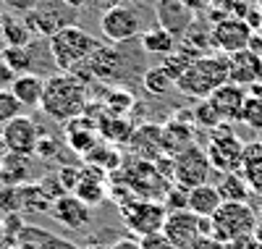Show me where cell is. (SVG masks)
I'll return each mask as SVG.
<instances>
[{
  "instance_id": "obj_1",
  "label": "cell",
  "mask_w": 262,
  "mask_h": 249,
  "mask_svg": "<svg viewBox=\"0 0 262 249\" xmlns=\"http://www.w3.org/2000/svg\"><path fill=\"white\" fill-rule=\"evenodd\" d=\"M86 84L81 79H76L69 71H60L55 76H48L45 84V95H42L39 110L48 118L58 121V123H69L79 116H84L86 110Z\"/></svg>"
},
{
  "instance_id": "obj_2",
  "label": "cell",
  "mask_w": 262,
  "mask_h": 249,
  "mask_svg": "<svg viewBox=\"0 0 262 249\" xmlns=\"http://www.w3.org/2000/svg\"><path fill=\"white\" fill-rule=\"evenodd\" d=\"M231 81V60L226 53H205L196 58L189 71L176 81V89L184 97L191 100H207L217 87Z\"/></svg>"
},
{
  "instance_id": "obj_3",
  "label": "cell",
  "mask_w": 262,
  "mask_h": 249,
  "mask_svg": "<svg viewBox=\"0 0 262 249\" xmlns=\"http://www.w3.org/2000/svg\"><path fill=\"white\" fill-rule=\"evenodd\" d=\"M97 45L100 42L90 32L81 27H74V24L58 27L48 39V48H50L55 66L60 71H69V74H74L76 69H81L90 60V55L97 50Z\"/></svg>"
},
{
  "instance_id": "obj_4",
  "label": "cell",
  "mask_w": 262,
  "mask_h": 249,
  "mask_svg": "<svg viewBox=\"0 0 262 249\" xmlns=\"http://www.w3.org/2000/svg\"><path fill=\"white\" fill-rule=\"evenodd\" d=\"M259 213L249 202H223L217 213L210 218V236L217 241L231 244L233 239H242L247 234H254Z\"/></svg>"
},
{
  "instance_id": "obj_5",
  "label": "cell",
  "mask_w": 262,
  "mask_h": 249,
  "mask_svg": "<svg viewBox=\"0 0 262 249\" xmlns=\"http://www.w3.org/2000/svg\"><path fill=\"white\" fill-rule=\"evenodd\" d=\"M118 213L121 220L126 223V229L131 234L149 236V234H160L165 218H168V208L158 199H142V197H126L123 202H118Z\"/></svg>"
},
{
  "instance_id": "obj_6",
  "label": "cell",
  "mask_w": 262,
  "mask_h": 249,
  "mask_svg": "<svg viewBox=\"0 0 262 249\" xmlns=\"http://www.w3.org/2000/svg\"><path fill=\"white\" fill-rule=\"evenodd\" d=\"M244 142L233 134L231 123H221L217 129L210 131L207 137V157H210V165L217 173H233L242 168V157H244Z\"/></svg>"
},
{
  "instance_id": "obj_7",
  "label": "cell",
  "mask_w": 262,
  "mask_h": 249,
  "mask_svg": "<svg viewBox=\"0 0 262 249\" xmlns=\"http://www.w3.org/2000/svg\"><path fill=\"white\" fill-rule=\"evenodd\" d=\"M210 173H212V165H210L205 147L194 144L173 157V184H179L184 189L210 184Z\"/></svg>"
},
{
  "instance_id": "obj_8",
  "label": "cell",
  "mask_w": 262,
  "mask_h": 249,
  "mask_svg": "<svg viewBox=\"0 0 262 249\" xmlns=\"http://www.w3.org/2000/svg\"><path fill=\"white\" fill-rule=\"evenodd\" d=\"M210 48L215 53H226V55H233V53H242L249 48L252 42V24L238 16H228L223 21H217V24L210 27Z\"/></svg>"
},
{
  "instance_id": "obj_9",
  "label": "cell",
  "mask_w": 262,
  "mask_h": 249,
  "mask_svg": "<svg viewBox=\"0 0 262 249\" xmlns=\"http://www.w3.org/2000/svg\"><path fill=\"white\" fill-rule=\"evenodd\" d=\"M100 32L111 45H123L142 34V18L131 6H111L100 16Z\"/></svg>"
},
{
  "instance_id": "obj_10",
  "label": "cell",
  "mask_w": 262,
  "mask_h": 249,
  "mask_svg": "<svg viewBox=\"0 0 262 249\" xmlns=\"http://www.w3.org/2000/svg\"><path fill=\"white\" fill-rule=\"evenodd\" d=\"M163 234L179 249H191L200 236H210V218H200L191 210H173L165 218Z\"/></svg>"
},
{
  "instance_id": "obj_11",
  "label": "cell",
  "mask_w": 262,
  "mask_h": 249,
  "mask_svg": "<svg viewBox=\"0 0 262 249\" xmlns=\"http://www.w3.org/2000/svg\"><path fill=\"white\" fill-rule=\"evenodd\" d=\"M121 69H123V55L116 50V48H107V45H97V50L90 55L81 69L74 71L76 79H81L84 84L90 79H100V81H113L121 76Z\"/></svg>"
},
{
  "instance_id": "obj_12",
  "label": "cell",
  "mask_w": 262,
  "mask_h": 249,
  "mask_svg": "<svg viewBox=\"0 0 262 249\" xmlns=\"http://www.w3.org/2000/svg\"><path fill=\"white\" fill-rule=\"evenodd\" d=\"M0 139H3L6 150L11 155H21V157H29L37 152V144H39V129L37 123L29 118V116H18L13 118L11 123L3 126L0 131Z\"/></svg>"
},
{
  "instance_id": "obj_13",
  "label": "cell",
  "mask_w": 262,
  "mask_h": 249,
  "mask_svg": "<svg viewBox=\"0 0 262 249\" xmlns=\"http://www.w3.org/2000/svg\"><path fill=\"white\" fill-rule=\"evenodd\" d=\"M196 142V123L189 113H176L168 123H163V150L168 157H176L179 152L194 147Z\"/></svg>"
},
{
  "instance_id": "obj_14",
  "label": "cell",
  "mask_w": 262,
  "mask_h": 249,
  "mask_svg": "<svg viewBox=\"0 0 262 249\" xmlns=\"http://www.w3.org/2000/svg\"><path fill=\"white\" fill-rule=\"evenodd\" d=\"M247 97H249L247 87L228 81V84H223V87H217L207 100H210V105L215 108L217 116H221L223 123H236V121H242Z\"/></svg>"
},
{
  "instance_id": "obj_15",
  "label": "cell",
  "mask_w": 262,
  "mask_h": 249,
  "mask_svg": "<svg viewBox=\"0 0 262 249\" xmlns=\"http://www.w3.org/2000/svg\"><path fill=\"white\" fill-rule=\"evenodd\" d=\"M50 215H53L60 225H66V229H74V231L86 229V225L92 223V208L86 205V202H81L76 194H63V197H58L53 205H50Z\"/></svg>"
},
{
  "instance_id": "obj_16",
  "label": "cell",
  "mask_w": 262,
  "mask_h": 249,
  "mask_svg": "<svg viewBox=\"0 0 262 249\" xmlns=\"http://www.w3.org/2000/svg\"><path fill=\"white\" fill-rule=\"evenodd\" d=\"M128 142H131V152L137 155V160L155 163V160H160V157H165L163 126H158V123H142L139 129H134Z\"/></svg>"
},
{
  "instance_id": "obj_17",
  "label": "cell",
  "mask_w": 262,
  "mask_h": 249,
  "mask_svg": "<svg viewBox=\"0 0 262 249\" xmlns=\"http://www.w3.org/2000/svg\"><path fill=\"white\" fill-rule=\"evenodd\" d=\"M231 60V81L233 84H242V87H257L262 81V55L254 50H242V53H233L228 55Z\"/></svg>"
},
{
  "instance_id": "obj_18",
  "label": "cell",
  "mask_w": 262,
  "mask_h": 249,
  "mask_svg": "<svg viewBox=\"0 0 262 249\" xmlns=\"http://www.w3.org/2000/svg\"><path fill=\"white\" fill-rule=\"evenodd\" d=\"M102 178H105L102 168H97V165H84V168H81V178H79V184H76V189H74L71 194H76V197H79L81 202H86L90 208L102 205L105 197H107V189H105V184H102Z\"/></svg>"
},
{
  "instance_id": "obj_19",
  "label": "cell",
  "mask_w": 262,
  "mask_h": 249,
  "mask_svg": "<svg viewBox=\"0 0 262 249\" xmlns=\"http://www.w3.org/2000/svg\"><path fill=\"white\" fill-rule=\"evenodd\" d=\"M97 123L95 121H90V118H84V116H79V118H74V121H69V126H66V139H69V147L74 150V152H79V155H90L100 142H97Z\"/></svg>"
},
{
  "instance_id": "obj_20",
  "label": "cell",
  "mask_w": 262,
  "mask_h": 249,
  "mask_svg": "<svg viewBox=\"0 0 262 249\" xmlns=\"http://www.w3.org/2000/svg\"><path fill=\"white\" fill-rule=\"evenodd\" d=\"M191 8H186L181 0H160L158 3V18H160V27L168 29L170 34H179L184 37L189 24H191Z\"/></svg>"
},
{
  "instance_id": "obj_21",
  "label": "cell",
  "mask_w": 262,
  "mask_h": 249,
  "mask_svg": "<svg viewBox=\"0 0 262 249\" xmlns=\"http://www.w3.org/2000/svg\"><path fill=\"white\" fill-rule=\"evenodd\" d=\"M45 84H48V79L34 74V71L18 74L16 81H13V87H11V92L18 97V102L24 105V108H39L42 95H45Z\"/></svg>"
},
{
  "instance_id": "obj_22",
  "label": "cell",
  "mask_w": 262,
  "mask_h": 249,
  "mask_svg": "<svg viewBox=\"0 0 262 249\" xmlns=\"http://www.w3.org/2000/svg\"><path fill=\"white\" fill-rule=\"evenodd\" d=\"M139 45L147 55H158V58H165L176 50V34H170L168 29H163L160 24L149 27L139 34Z\"/></svg>"
},
{
  "instance_id": "obj_23",
  "label": "cell",
  "mask_w": 262,
  "mask_h": 249,
  "mask_svg": "<svg viewBox=\"0 0 262 249\" xmlns=\"http://www.w3.org/2000/svg\"><path fill=\"white\" fill-rule=\"evenodd\" d=\"M221 205H223V199H221V194H217V186L215 184H202V186L189 189V210L194 215L212 218Z\"/></svg>"
},
{
  "instance_id": "obj_24",
  "label": "cell",
  "mask_w": 262,
  "mask_h": 249,
  "mask_svg": "<svg viewBox=\"0 0 262 249\" xmlns=\"http://www.w3.org/2000/svg\"><path fill=\"white\" fill-rule=\"evenodd\" d=\"M238 173L247 178V184L252 186L254 194H262V142H249L244 147Z\"/></svg>"
},
{
  "instance_id": "obj_25",
  "label": "cell",
  "mask_w": 262,
  "mask_h": 249,
  "mask_svg": "<svg viewBox=\"0 0 262 249\" xmlns=\"http://www.w3.org/2000/svg\"><path fill=\"white\" fill-rule=\"evenodd\" d=\"M215 186H217V194H221L223 202H249V197H252V186L247 184V178L238 171L221 173Z\"/></svg>"
},
{
  "instance_id": "obj_26",
  "label": "cell",
  "mask_w": 262,
  "mask_h": 249,
  "mask_svg": "<svg viewBox=\"0 0 262 249\" xmlns=\"http://www.w3.org/2000/svg\"><path fill=\"white\" fill-rule=\"evenodd\" d=\"M142 87H144L147 95L163 97V95H168L170 89L176 87V81H173V79L163 71V66H152V69H147L144 76H142Z\"/></svg>"
},
{
  "instance_id": "obj_27",
  "label": "cell",
  "mask_w": 262,
  "mask_h": 249,
  "mask_svg": "<svg viewBox=\"0 0 262 249\" xmlns=\"http://www.w3.org/2000/svg\"><path fill=\"white\" fill-rule=\"evenodd\" d=\"M97 131L105 137V142H113V144H123L131 139V134H134V129H131V123H126L123 116H113V118H102L97 123Z\"/></svg>"
},
{
  "instance_id": "obj_28",
  "label": "cell",
  "mask_w": 262,
  "mask_h": 249,
  "mask_svg": "<svg viewBox=\"0 0 262 249\" xmlns=\"http://www.w3.org/2000/svg\"><path fill=\"white\" fill-rule=\"evenodd\" d=\"M0 58H3L16 74H29L32 63H34V55L29 53L27 45H24V48H21V45H6L3 53H0Z\"/></svg>"
},
{
  "instance_id": "obj_29",
  "label": "cell",
  "mask_w": 262,
  "mask_h": 249,
  "mask_svg": "<svg viewBox=\"0 0 262 249\" xmlns=\"http://www.w3.org/2000/svg\"><path fill=\"white\" fill-rule=\"evenodd\" d=\"M191 118H194L196 129H207V131H212L223 123L221 116L215 113V108L210 105V100H196V105L191 108Z\"/></svg>"
},
{
  "instance_id": "obj_30",
  "label": "cell",
  "mask_w": 262,
  "mask_h": 249,
  "mask_svg": "<svg viewBox=\"0 0 262 249\" xmlns=\"http://www.w3.org/2000/svg\"><path fill=\"white\" fill-rule=\"evenodd\" d=\"M86 163L97 165V168H118L121 165V155L113 144H97L90 155H86Z\"/></svg>"
},
{
  "instance_id": "obj_31",
  "label": "cell",
  "mask_w": 262,
  "mask_h": 249,
  "mask_svg": "<svg viewBox=\"0 0 262 249\" xmlns=\"http://www.w3.org/2000/svg\"><path fill=\"white\" fill-rule=\"evenodd\" d=\"M18 116H24V105L18 102V97L11 89H0V126L11 123Z\"/></svg>"
},
{
  "instance_id": "obj_32",
  "label": "cell",
  "mask_w": 262,
  "mask_h": 249,
  "mask_svg": "<svg viewBox=\"0 0 262 249\" xmlns=\"http://www.w3.org/2000/svg\"><path fill=\"white\" fill-rule=\"evenodd\" d=\"M242 123L262 134V95L249 92V97L244 102V113H242Z\"/></svg>"
},
{
  "instance_id": "obj_33",
  "label": "cell",
  "mask_w": 262,
  "mask_h": 249,
  "mask_svg": "<svg viewBox=\"0 0 262 249\" xmlns=\"http://www.w3.org/2000/svg\"><path fill=\"white\" fill-rule=\"evenodd\" d=\"M163 205L168 208V213H173V210H189V189L173 184L170 192H168L165 199H163Z\"/></svg>"
},
{
  "instance_id": "obj_34",
  "label": "cell",
  "mask_w": 262,
  "mask_h": 249,
  "mask_svg": "<svg viewBox=\"0 0 262 249\" xmlns=\"http://www.w3.org/2000/svg\"><path fill=\"white\" fill-rule=\"evenodd\" d=\"M3 34H6V39H8V45H24L29 42V29L24 27V24H18V21H11V24H6L3 27Z\"/></svg>"
},
{
  "instance_id": "obj_35",
  "label": "cell",
  "mask_w": 262,
  "mask_h": 249,
  "mask_svg": "<svg viewBox=\"0 0 262 249\" xmlns=\"http://www.w3.org/2000/svg\"><path fill=\"white\" fill-rule=\"evenodd\" d=\"M139 244H142V249H179L176 244H173L163 231L160 234H149V236H142L139 239Z\"/></svg>"
},
{
  "instance_id": "obj_36",
  "label": "cell",
  "mask_w": 262,
  "mask_h": 249,
  "mask_svg": "<svg viewBox=\"0 0 262 249\" xmlns=\"http://www.w3.org/2000/svg\"><path fill=\"white\" fill-rule=\"evenodd\" d=\"M16 76H18V74L11 69L3 58H0V89H11L13 81H16Z\"/></svg>"
},
{
  "instance_id": "obj_37",
  "label": "cell",
  "mask_w": 262,
  "mask_h": 249,
  "mask_svg": "<svg viewBox=\"0 0 262 249\" xmlns=\"http://www.w3.org/2000/svg\"><path fill=\"white\" fill-rule=\"evenodd\" d=\"M228 249H262V244H259V239H257L254 234H247V236H242V239H233V241L228 244Z\"/></svg>"
},
{
  "instance_id": "obj_38",
  "label": "cell",
  "mask_w": 262,
  "mask_h": 249,
  "mask_svg": "<svg viewBox=\"0 0 262 249\" xmlns=\"http://www.w3.org/2000/svg\"><path fill=\"white\" fill-rule=\"evenodd\" d=\"M191 249H228V244H223V241H217L215 236H200L194 241V246Z\"/></svg>"
},
{
  "instance_id": "obj_39",
  "label": "cell",
  "mask_w": 262,
  "mask_h": 249,
  "mask_svg": "<svg viewBox=\"0 0 262 249\" xmlns=\"http://www.w3.org/2000/svg\"><path fill=\"white\" fill-rule=\"evenodd\" d=\"M107 249H142V244H139V239H118Z\"/></svg>"
},
{
  "instance_id": "obj_40",
  "label": "cell",
  "mask_w": 262,
  "mask_h": 249,
  "mask_svg": "<svg viewBox=\"0 0 262 249\" xmlns=\"http://www.w3.org/2000/svg\"><path fill=\"white\" fill-rule=\"evenodd\" d=\"M8 155H11V152L6 150V144H3V139H0V168H3V165H6V160H8Z\"/></svg>"
},
{
  "instance_id": "obj_41",
  "label": "cell",
  "mask_w": 262,
  "mask_h": 249,
  "mask_svg": "<svg viewBox=\"0 0 262 249\" xmlns=\"http://www.w3.org/2000/svg\"><path fill=\"white\" fill-rule=\"evenodd\" d=\"M60 3H63V6H69V8H81L86 0H60Z\"/></svg>"
},
{
  "instance_id": "obj_42",
  "label": "cell",
  "mask_w": 262,
  "mask_h": 249,
  "mask_svg": "<svg viewBox=\"0 0 262 249\" xmlns=\"http://www.w3.org/2000/svg\"><path fill=\"white\" fill-rule=\"evenodd\" d=\"M254 236L259 239V244H262V213H259V218H257V225H254Z\"/></svg>"
},
{
  "instance_id": "obj_43",
  "label": "cell",
  "mask_w": 262,
  "mask_h": 249,
  "mask_svg": "<svg viewBox=\"0 0 262 249\" xmlns=\"http://www.w3.org/2000/svg\"><path fill=\"white\" fill-rule=\"evenodd\" d=\"M92 249H107V246H100V244H95V246H92Z\"/></svg>"
},
{
  "instance_id": "obj_44",
  "label": "cell",
  "mask_w": 262,
  "mask_h": 249,
  "mask_svg": "<svg viewBox=\"0 0 262 249\" xmlns=\"http://www.w3.org/2000/svg\"><path fill=\"white\" fill-rule=\"evenodd\" d=\"M257 142H262V134H259V139H257Z\"/></svg>"
}]
</instances>
